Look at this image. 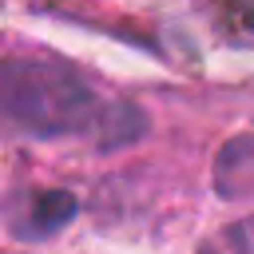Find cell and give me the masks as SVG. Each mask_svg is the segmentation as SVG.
Returning a JSON list of instances; mask_svg holds the SVG:
<instances>
[{"instance_id":"cell-6","label":"cell","mask_w":254,"mask_h":254,"mask_svg":"<svg viewBox=\"0 0 254 254\" xmlns=\"http://www.w3.org/2000/svg\"><path fill=\"white\" fill-rule=\"evenodd\" d=\"M226 242L234 254H254V218H242L226 230Z\"/></svg>"},{"instance_id":"cell-5","label":"cell","mask_w":254,"mask_h":254,"mask_svg":"<svg viewBox=\"0 0 254 254\" xmlns=\"http://www.w3.org/2000/svg\"><path fill=\"white\" fill-rule=\"evenodd\" d=\"M222 28L234 44H254V0H222Z\"/></svg>"},{"instance_id":"cell-2","label":"cell","mask_w":254,"mask_h":254,"mask_svg":"<svg viewBox=\"0 0 254 254\" xmlns=\"http://www.w3.org/2000/svg\"><path fill=\"white\" fill-rule=\"evenodd\" d=\"M75 194L71 190H28L20 194L12 206H8V218H12V230L20 238H52L56 230H64L75 214Z\"/></svg>"},{"instance_id":"cell-4","label":"cell","mask_w":254,"mask_h":254,"mask_svg":"<svg viewBox=\"0 0 254 254\" xmlns=\"http://www.w3.org/2000/svg\"><path fill=\"white\" fill-rule=\"evenodd\" d=\"M147 131V115L135 103H111L103 107L99 123L91 127V135H99V147H127Z\"/></svg>"},{"instance_id":"cell-3","label":"cell","mask_w":254,"mask_h":254,"mask_svg":"<svg viewBox=\"0 0 254 254\" xmlns=\"http://www.w3.org/2000/svg\"><path fill=\"white\" fill-rule=\"evenodd\" d=\"M214 183H218V194H226V198L246 194V187L254 183V135H238L218 151Z\"/></svg>"},{"instance_id":"cell-1","label":"cell","mask_w":254,"mask_h":254,"mask_svg":"<svg viewBox=\"0 0 254 254\" xmlns=\"http://www.w3.org/2000/svg\"><path fill=\"white\" fill-rule=\"evenodd\" d=\"M0 115L32 135H75L99 123L103 103L71 64L12 56L0 64Z\"/></svg>"}]
</instances>
